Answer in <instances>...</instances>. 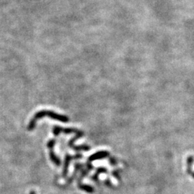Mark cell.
<instances>
[{"label":"cell","instance_id":"6da1fadb","mask_svg":"<svg viewBox=\"0 0 194 194\" xmlns=\"http://www.w3.org/2000/svg\"><path fill=\"white\" fill-rule=\"evenodd\" d=\"M49 116L50 117H52L53 119H55L59 120V121H62V122H67L68 120V119L66 117V116H61L60 114H57L53 113V111H40L39 113L35 114V116H34V118L32 119V120L30 122V125H29L28 129L29 130H32V129H33L35 127V122L37 121V119H41L43 116Z\"/></svg>","mask_w":194,"mask_h":194},{"label":"cell","instance_id":"7a4b0ae2","mask_svg":"<svg viewBox=\"0 0 194 194\" xmlns=\"http://www.w3.org/2000/svg\"><path fill=\"white\" fill-rule=\"evenodd\" d=\"M79 188H80L81 189L85 190V191H86L89 193H92L93 192V188L92 187L89 186H86V185H80V186H79Z\"/></svg>","mask_w":194,"mask_h":194},{"label":"cell","instance_id":"3957f363","mask_svg":"<svg viewBox=\"0 0 194 194\" xmlns=\"http://www.w3.org/2000/svg\"><path fill=\"white\" fill-rule=\"evenodd\" d=\"M30 194H35V192H31V193H30Z\"/></svg>","mask_w":194,"mask_h":194},{"label":"cell","instance_id":"277c9868","mask_svg":"<svg viewBox=\"0 0 194 194\" xmlns=\"http://www.w3.org/2000/svg\"><path fill=\"white\" fill-rule=\"evenodd\" d=\"M193 178H194V174H193Z\"/></svg>","mask_w":194,"mask_h":194}]
</instances>
